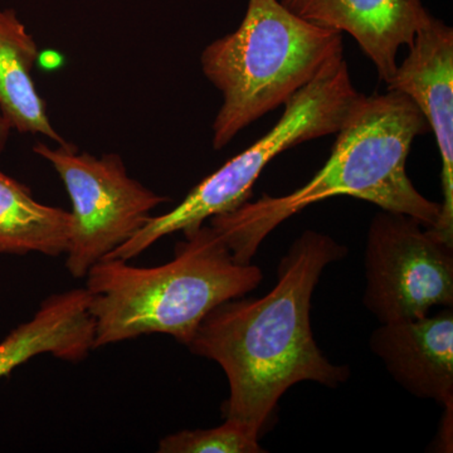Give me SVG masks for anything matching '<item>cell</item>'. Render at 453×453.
Returning a JSON list of instances; mask_svg holds the SVG:
<instances>
[{"instance_id": "obj_8", "label": "cell", "mask_w": 453, "mask_h": 453, "mask_svg": "<svg viewBox=\"0 0 453 453\" xmlns=\"http://www.w3.org/2000/svg\"><path fill=\"white\" fill-rule=\"evenodd\" d=\"M387 89L413 101L427 120L442 160L443 202L431 232L453 246V29L429 14Z\"/></svg>"}, {"instance_id": "obj_6", "label": "cell", "mask_w": 453, "mask_h": 453, "mask_svg": "<svg viewBox=\"0 0 453 453\" xmlns=\"http://www.w3.org/2000/svg\"><path fill=\"white\" fill-rule=\"evenodd\" d=\"M33 151L56 170L73 204L65 267L73 279H85L169 201L131 178L119 154L95 157L67 142L56 148L38 142Z\"/></svg>"}, {"instance_id": "obj_14", "label": "cell", "mask_w": 453, "mask_h": 453, "mask_svg": "<svg viewBox=\"0 0 453 453\" xmlns=\"http://www.w3.org/2000/svg\"><path fill=\"white\" fill-rule=\"evenodd\" d=\"M159 453H261L258 434L243 423L226 419L210 429H186L162 438Z\"/></svg>"}, {"instance_id": "obj_1", "label": "cell", "mask_w": 453, "mask_h": 453, "mask_svg": "<svg viewBox=\"0 0 453 453\" xmlns=\"http://www.w3.org/2000/svg\"><path fill=\"white\" fill-rule=\"evenodd\" d=\"M348 249L330 235L306 231L277 268V281L261 299L226 301L203 319L189 344L196 356L219 363L229 383L226 419L261 431L280 398L300 381L336 388L348 366L321 353L310 324L312 294L327 265Z\"/></svg>"}, {"instance_id": "obj_2", "label": "cell", "mask_w": 453, "mask_h": 453, "mask_svg": "<svg viewBox=\"0 0 453 453\" xmlns=\"http://www.w3.org/2000/svg\"><path fill=\"white\" fill-rule=\"evenodd\" d=\"M428 131L421 110L401 92L359 94L336 133L329 159L311 180L290 195H265L211 217L210 226L240 264H251L259 244L282 222L333 196L363 199L432 228L441 204L423 196L407 173L414 139Z\"/></svg>"}, {"instance_id": "obj_3", "label": "cell", "mask_w": 453, "mask_h": 453, "mask_svg": "<svg viewBox=\"0 0 453 453\" xmlns=\"http://www.w3.org/2000/svg\"><path fill=\"white\" fill-rule=\"evenodd\" d=\"M183 234L174 258L162 266L106 258L91 267L85 279L94 349L149 334H166L188 345L211 310L261 283L262 271L235 261L213 226L203 223Z\"/></svg>"}, {"instance_id": "obj_4", "label": "cell", "mask_w": 453, "mask_h": 453, "mask_svg": "<svg viewBox=\"0 0 453 453\" xmlns=\"http://www.w3.org/2000/svg\"><path fill=\"white\" fill-rule=\"evenodd\" d=\"M342 52V33L301 19L280 0H249L238 29L201 56L203 73L223 97L211 125L213 148L285 105Z\"/></svg>"}, {"instance_id": "obj_5", "label": "cell", "mask_w": 453, "mask_h": 453, "mask_svg": "<svg viewBox=\"0 0 453 453\" xmlns=\"http://www.w3.org/2000/svg\"><path fill=\"white\" fill-rule=\"evenodd\" d=\"M357 96L344 57L326 65L314 81L285 103L281 119L266 135L203 179L174 210L151 216L109 258L130 261L166 235L196 228L211 217L237 210L251 198L256 180L273 157L303 142L338 133Z\"/></svg>"}, {"instance_id": "obj_9", "label": "cell", "mask_w": 453, "mask_h": 453, "mask_svg": "<svg viewBox=\"0 0 453 453\" xmlns=\"http://www.w3.org/2000/svg\"><path fill=\"white\" fill-rule=\"evenodd\" d=\"M301 19L348 33L377 68L381 81L395 73L396 56L413 43L429 14L422 0H280Z\"/></svg>"}, {"instance_id": "obj_12", "label": "cell", "mask_w": 453, "mask_h": 453, "mask_svg": "<svg viewBox=\"0 0 453 453\" xmlns=\"http://www.w3.org/2000/svg\"><path fill=\"white\" fill-rule=\"evenodd\" d=\"M38 56L37 43L17 12L0 7V111L17 133L40 134L65 144L33 80Z\"/></svg>"}, {"instance_id": "obj_10", "label": "cell", "mask_w": 453, "mask_h": 453, "mask_svg": "<svg viewBox=\"0 0 453 453\" xmlns=\"http://www.w3.org/2000/svg\"><path fill=\"white\" fill-rule=\"evenodd\" d=\"M372 350L405 390L445 405L453 402V311L381 324Z\"/></svg>"}, {"instance_id": "obj_7", "label": "cell", "mask_w": 453, "mask_h": 453, "mask_svg": "<svg viewBox=\"0 0 453 453\" xmlns=\"http://www.w3.org/2000/svg\"><path fill=\"white\" fill-rule=\"evenodd\" d=\"M365 308L380 324L453 305V246L413 217L378 211L365 247Z\"/></svg>"}, {"instance_id": "obj_13", "label": "cell", "mask_w": 453, "mask_h": 453, "mask_svg": "<svg viewBox=\"0 0 453 453\" xmlns=\"http://www.w3.org/2000/svg\"><path fill=\"white\" fill-rule=\"evenodd\" d=\"M71 213L35 201L31 189L0 170V253L65 255Z\"/></svg>"}, {"instance_id": "obj_15", "label": "cell", "mask_w": 453, "mask_h": 453, "mask_svg": "<svg viewBox=\"0 0 453 453\" xmlns=\"http://www.w3.org/2000/svg\"><path fill=\"white\" fill-rule=\"evenodd\" d=\"M12 133H13V129H12L11 124H9L5 116L0 111V155H2L3 151L7 148Z\"/></svg>"}, {"instance_id": "obj_11", "label": "cell", "mask_w": 453, "mask_h": 453, "mask_svg": "<svg viewBox=\"0 0 453 453\" xmlns=\"http://www.w3.org/2000/svg\"><path fill=\"white\" fill-rule=\"evenodd\" d=\"M85 288L47 297L31 320L0 342V378L42 354L80 362L94 350L95 321Z\"/></svg>"}]
</instances>
